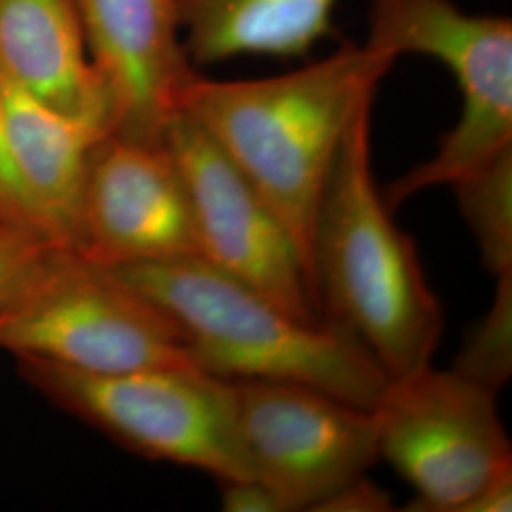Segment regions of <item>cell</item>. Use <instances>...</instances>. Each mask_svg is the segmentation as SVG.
Wrapping results in <instances>:
<instances>
[{
	"label": "cell",
	"instance_id": "2",
	"mask_svg": "<svg viewBox=\"0 0 512 512\" xmlns=\"http://www.w3.org/2000/svg\"><path fill=\"white\" fill-rule=\"evenodd\" d=\"M374 97L355 110L319 207L313 277L323 319L348 330L397 380L431 366L444 317L414 241L374 179Z\"/></svg>",
	"mask_w": 512,
	"mask_h": 512
},
{
	"label": "cell",
	"instance_id": "7",
	"mask_svg": "<svg viewBox=\"0 0 512 512\" xmlns=\"http://www.w3.org/2000/svg\"><path fill=\"white\" fill-rule=\"evenodd\" d=\"M374 410L380 458L416 490L412 511L463 512L512 471L494 391L454 368L389 380Z\"/></svg>",
	"mask_w": 512,
	"mask_h": 512
},
{
	"label": "cell",
	"instance_id": "9",
	"mask_svg": "<svg viewBox=\"0 0 512 512\" xmlns=\"http://www.w3.org/2000/svg\"><path fill=\"white\" fill-rule=\"evenodd\" d=\"M164 145L183 177L200 256L304 321H323L310 268L291 232L188 114Z\"/></svg>",
	"mask_w": 512,
	"mask_h": 512
},
{
	"label": "cell",
	"instance_id": "11",
	"mask_svg": "<svg viewBox=\"0 0 512 512\" xmlns=\"http://www.w3.org/2000/svg\"><path fill=\"white\" fill-rule=\"evenodd\" d=\"M112 110L110 133L160 145L196 76L173 0H73Z\"/></svg>",
	"mask_w": 512,
	"mask_h": 512
},
{
	"label": "cell",
	"instance_id": "19",
	"mask_svg": "<svg viewBox=\"0 0 512 512\" xmlns=\"http://www.w3.org/2000/svg\"><path fill=\"white\" fill-rule=\"evenodd\" d=\"M0 220L38 230L10 162L6 137H4V124H2V97H0Z\"/></svg>",
	"mask_w": 512,
	"mask_h": 512
},
{
	"label": "cell",
	"instance_id": "20",
	"mask_svg": "<svg viewBox=\"0 0 512 512\" xmlns=\"http://www.w3.org/2000/svg\"><path fill=\"white\" fill-rule=\"evenodd\" d=\"M222 486V509L228 512H283L275 495L255 478L228 480Z\"/></svg>",
	"mask_w": 512,
	"mask_h": 512
},
{
	"label": "cell",
	"instance_id": "21",
	"mask_svg": "<svg viewBox=\"0 0 512 512\" xmlns=\"http://www.w3.org/2000/svg\"><path fill=\"white\" fill-rule=\"evenodd\" d=\"M512 471L499 476L488 488H484L463 512H509L512 507Z\"/></svg>",
	"mask_w": 512,
	"mask_h": 512
},
{
	"label": "cell",
	"instance_id": "4",
	"mask_svg": "<svg viewBox=\"0 0 512 512\" xmlns=\"http://www.w3.org/2000/svg\"><path fill=\"white\" fill-rule=\"evenodd\" d=\"M0 349L93 374L196 365L179 327L152 300L112 268L59 245L0 308Z\"/></svg>",
	"mask_w": 512,
	"mask_h": 512
},
{
	"label": "cell",
	"instance_id": "5",
	"mask_svg": "<svg viewBox=\"0 0 512 512\" xmlns=\"http://www.w3.org/2000/svg\"><path fill=\"white\" fill-rule=\"evenodd\" d=\"M366 46L399 59H437L454 76L461 112L437 152L389 186L395 209L421 190L454 186L512 152V21L469 14L454 0H372Z\"/></svg>",
	"mask_w": 512,
	"mask_h": 512
},
{
	"label": "cell",
	"instance_id": "1",
	"mask_svg": "<svg viewBox=\"0 0 512 512\" xmlns=\"http://www.w3.org/2000/svg\"><path fill=\"white\" fill-rule=\"evenodd\" d=\"M395 61L365 42L346 44L321 61L268 78L209 80L196 74L181 95L179 110L291 232L313 287L315 222L338 152L355 110L376 93Z\"/></svg>",
	"mask_w": 512,
	"mask_h": 512
},
{
	"label": "cell",
	"instance_id": "3",
	"mask_svg": "<svg viewBox=\"0 0 512 512\" xmlns=\"http://www.w3.org/2000/svg\"><path fill=\"white\" fill-rule=\"evenodd\" d=\"M179 327L196 365L230 382L306 385L376 408L389 376L348 330L304 321L202 256L112 268Z\"/></svg>",
	"mask_w": 512,
	"mask_h": 512
},
{
	"label": "cell",
	"instance_id": "13",
	"mask_svg": "<svg viewBox=\"0 0 512 512\" xmlns=\"http://www.w3.org/2000/svg\"><path fill=\"white\" fill-rule=\"evenodd\" d=\"M0 73L44 105L110 133L109 92L73 0H0Z\"/></svg>",
	"mask_w": 512,
	"mask_h": 512
},
{
	"label": "cell",
	"instance_id": "8",
	"mask_svg": "<svg viewBox=\"0 0 512 512\" xmlns=\"http://www.w3.org/2000/svg\"><path fill=\"white\" fill-rule=\"evenodd\" d=\"M232 384L249 471L275 495L283 512L315 511L380 458L374 408L306 385Z\"/></svg>",
	"mask_w": 512,
	"mask_h": 512
},
{
	"label": "cell",
	"instance_id": "12",
	"mask_svg": "<svg viewBox=\"0 0 512 512\" xmlns=\"http://www.w3.org/2000/svg\"><path fill=\"white\" fill-rule=\"evenodd\" d=\"M2 124L10 162L38 230L76 249L93 152L109 133L38 101L0 73Z\"/></svg>",
	"mask_w": 512,
	"mask_h": 512
},
{
	"label": "cell",
	"instance_id": "17",
	"mask_svg": "<svg viewBox=\"0 0 512 512\" xmlns=\"http://www.w3.org/2000/svg\"><path fill=\"white\" fill-rule=\"evenodd\" d=\"M50 245L35 228L0 220V308Z\"/></svg>",
	"mask_w": 512,
	"mask_h": 512
},
{
	"label": "cell",
	"instance_id": "10",
	"mask_svg": "<svg viewBox=\"0 0 512 512\" xmlns=\"http://www.w3.org/2000/svg\"><path fill=\"white\" fill-rule=\"evenodd\" d=\"M74 251L107 268L200 256L188 192L164 143L112 133L99 141Z\"/></svg>",
	"mask_w": 512,
	"mask_h": 512
},
{
	"label": "cell",
	"instance_id": "16",
	"mask_svg": "<svg viewBox=\"0 0 512 512\" xmlns=\"http://www.w3.org/2000/svg\"><path fill=\"white\" fill-rule=\"evenodd\" d=\"M497 279L494 304L476 325L454 366V370L494 393L509 380L512 359V272Z\"/></svg>",
	"mask_w": 512,
	"mask_h": 512
},
{
	"label": "cell",
	"instance_id": "14",
	"mask_svg": "<svg viewBox=\"0 0 512 512\" xmlns=\"http://www.w3.org/2000/svg\"><path fill=\"white\" fill-rule=\"evenodd\" d=\"M338 0H173L194 67L243 55L302 57L327 37Z\"/></svg>",
	"mask_w": 512,
	"mask_h": 512
},
{
	"label": "cell",
	"instance_id": "6",
	"mask_svg": "<svg viewBox=\"0 0 512 512\" xmlns=\"http://www.w3.org/2000/svg\"><path fill=\"white\" fill-rule=\"evenodd\" d=\"M18 361L29 384L52 403L139 456L192 467L219 482L253 478L230 380L196 365L93 374Z\"/></svg>",
	"mask_w": 512,
	"mask_h": 512
},
{
	"label": "cell",
	"instance_id": "18",
	"mask_svg": "<svg viewBox=\"0 0 512 512\" xmlns=\"http://www.w3.org/2000/svg\"><path fill=\"white\" fill-rule=\"evenodd\" d=\"M389 494L365 476L353 480L317 505L319 512H382L391 511Z\"/></svg>",
	"mask_w": 512,
	"mask_h": 512
},
{
	"label": "cell",
	"instance_id": "15",
	"mask_svg": "<svg viewBox=\"0 0 512 512\" xmlns=\"http://www.w3.org/2000/svg\"><path fill=\"white\" fill-rule=\"evenodd\" d=\"M492 274L512 272V152L452 186Z\"/></svg>",
	"mask_w": 512,
	"mask_h": 512
}]
</instances>
